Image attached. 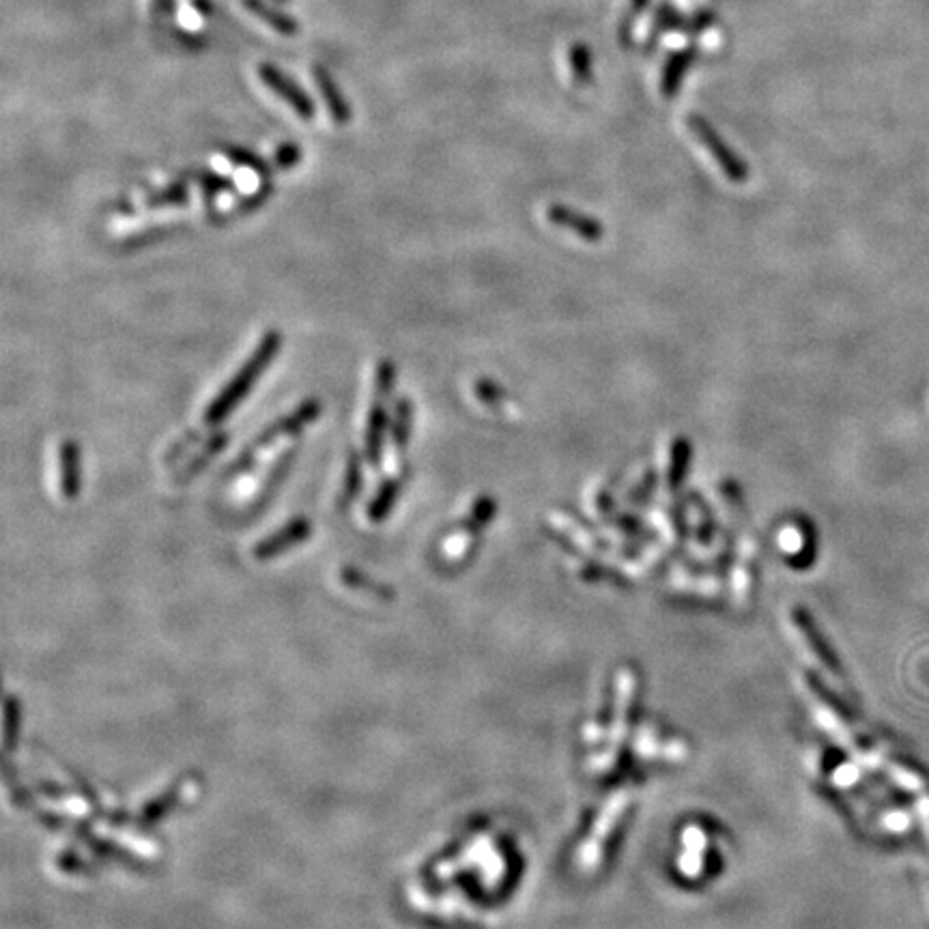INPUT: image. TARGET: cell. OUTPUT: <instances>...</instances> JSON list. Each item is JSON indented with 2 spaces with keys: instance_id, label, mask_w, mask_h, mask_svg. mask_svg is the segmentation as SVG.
<instances>
[{
  "instance_id": "d4e9b609",
  "label": "cell",
  "mask_w": 929,
  "mask_h": 929,
  "mask_svg": "<svg viewBox=\"0 0 929 929\" xmlns=\"http://www.w3.org/2000/svg\"><path fill=\"white\" fill-rule=\"evenodd\" d=\"M192 5H194L200 13H211V3H209V0H192Z\"/></svg>"
},
{
  "instance_id": "52a82bcc",
  "label": "cell",
  "mask_w": 929,
  "mask_h": 929,
  "mask_svg": "<svg viewBox=\"0 0 929 929\" xmlns=\"http://www.w3.org/2000/svg\"><path fill=\"white\" fill-rule=\"evenodd\" d=\"M312 76H314V82H317L321 97L325 99V106H327V110H330V117L334 119V123L336 125H347L351 121V108L347 104L345 95L340 93L338 84L334 82L330 71L323 69L321 65H314Z\"/></svg>"
},
{
  "instance_id": "3957f363",
  "label": "cell",
  "mask_w": 929,
  "mask_h": 929,
  "mask_svg": "<svg viewBox=\"0 0 929 929\" xmlns=\"http://www.w3.org/2000/svg\"><path fill=\"white\" fill-rule=\"evenodd\" d=\"M259 78L263 80V84L271 93H276L282 102L289 108H293L304 121H310L314 114H317V108H314L312 99L302 89H299L297 82H293L287 74H282L278 67L269 65V63L259 65Z\"/></svg>"
},
{
  "instance_id": "e0dca14e",
  "label": "cell",
  "mask_w": 929,
  "mask_h": 929,
  "mask_svg": "<svg viewBox=\"0 0 929 929\" xmlns=\"http://www.w3.org/2000/svg\"><path fill=\"white\" fill-rule=\"evenodd\" d=\"M495 514H497V502L491 495L476 497V502H474V506H471L469 517L465 521V530L469 534L482 532L484 527H487L495 519Z\"/></svg>"
},
{
  "instance_id": "d6986e66",
  "label": "cell",
  "mask_w": 929,
  "mask_h": 929,
  "mask_svg": "<svg viewBox=\"0 0 929 929\" xmlns=\"http://www.w3.org/2000/svg\"><path fill=\"white\" fill-rule=\"evenodd\" d=\"M474 392L478 396L480 403H484L487 407H502L506 400L510 398L508 390L504 388V385H499L497 381L489 379V377H484V379H478L476 385H474Z\"/></svg>"
},
{
  "instance_id": "ba28073f",
  "label": "cell",
  "mask_w": 929,
  "mask_h": 929,
  "mask_svg": "<svg viewBox=\"0 0 929 929\" xmlns=\"http://www.w3.org/2000/svg\"><path fill=\"white\" fill-rule=\"evenodd\" d=\"M59 465H61V491L65 499H76L82 484V471H80V446L74 439H65L61 443L59 452Z\"/></svg>"
},
{
  "instance_id": "ac0fdd59",
  "label": "cell",
  "mask_w": 929,
  "mask_h": 929,
  "mask_svg": "<svg viewBox=\"0 0 929 929\" xmlns=\"http://www.w3.org/2000/svg\"><path fill=\"white\" fill-rule=\"evenodd\" d=\"M656 489H659V471L648 469L646 474H643V478H641V482L637 484V487L631 493H628V497H626L628 504L637 506V508L650 506V502L656 495Z\"/></svg>"
},
{
  "instance_id": "30bf717a",
  "label": "cell",
  "mask_w": 929,
  "mask_h": 929,
  "mask_svg": "<svg viewBox=\"0 0 929 929\" xmlns=\"http://www.w3.org/2000/svg\"><path fill=\"white\" fill-rule=\"evenodd\" d=\"M241 5H244L246 11H250L256 20H261L284 37H293L299 31V24L295 22V18H291L289 13H284L276 5L267 3V0H241Z\"/></svg>"
},
{
  "instance_id": "7402d4cb",
  "label": "cell",
  "mask_w": 929,
  "mask_h": 929,
  "mask_svg": "<svg viewBox=\"0 0 929 929\" xmlns=\"http://www.w3.org/2000/svg\"><path fill=\"white\" fill-rule=\"evenodd\" d=\"M396 385V366L392 360H383L377 366V381H375V390L377 394L383 396H392Z\"/></svg>"
},
{
  "instance_id": "44dd1931",
  "label": "cell",
  "mask_w": 929,
  "mask_h": 929,
  "mask_svg": "<svg viewBox=\"0 0 929 929\" xmlns=\"http://www.w3.org/2000/svg\"><path fill=\"white\" fill-rule=\"evenodd\" d=\"M192 179L198 183L200 192H203L207 200H213L218 194L233 188V181H228L226 177H220L216 173H209V170H198V173L192 175Z\"/></svg>"
},
{
  "instance_id": "6da1fadb",
  "label": "cell",
  "mask_w": 929,
  "mask_h": 929,
  "mask_svg": "<svg viewBox=\"0 0 929 929\" xmlns=\"http://www.w3.org/2000/svg\"><path fill=\"white\" fill-rule=\"evenodd\" d=\"M280 347H282V336L278 332H269L263 336L259 347H256L254 353L248 357V362L237 370L235 377L228 381L226 388H222L220 394L213 398V403L207 407L205 416H203L207 426H218L228 416H231L235 407L254 388V383L261 379L267 366L274 362V357L278 355Z\"/></svg>"
},
{
  "instance_id": "ffe728a7",
  "label": "cell",
  "mask_w": 929,
  "mask_h": 929,
  "mask_svg": "<svg viewBox=\"0 0 929 929\" xmlns=\"http://www.w3.org/2000/svg\"><path fill=\"white\" fill-rule=\"evenodd\" d=\"M224 155H226V160L228 162H233L235 166H241V168H248V170H254L256 175H263L267 177L269 175V166L261 160L259 155H254L252 151L248 149H241V147H226L224 149Z\"/></svg>"
},
{
  "instance_id": "7a4b0ae2",
  "label": "cell",
  "mask_w": 929,
  "mask_h": 929,
  "mask_svg": "<svg viewBox=\"0 0 929 929\" xmlns=\"http://www.w3.org/2000/svg\"><path fill=\"white\" fill-rule=\"evenodd\" d=\"M319 413H321L319 400H314V398L306 400V403H302L295 411H291L289 416H284V418L276 420L271 426H267L265 431L250 443V450L244 456H239V461L235 463V469L246 467V463L252 461V456L256 454V450H265L267 446H271V443H274L280 437H293L299 431H304L308 424H312L314 420L319 418Z\"/></svg>"
},
{
  "instance_id": "8992f818",
  "label": "cell",
  "mask_w": 929,
  "mask_h": 929,
  "mask_svg": "<svg viewBox=\"0 0 929 929\" xmlns=\"http://www.w3.org/2000/svg\"><path fill=\"white\" fill-rule=\"evenodd\" d=\"M375 403L370 407V416L366 424V443H364V452H366V461L368 465H373L375 469L381 467L383 459V443H385V431H388V411H385V400L390 396L375 394Z\"/></svg>"
},
{
  "instance_id": "277c9868",
  "label": "cell",
  "mask_w": 929,
  "mask_h": 929,
  "mask_svg": "<svg viewBox=\"0 0 929 929\" xmlns=\"http://www.w3.org/2000/svg\"><path fill=\"white\" fill-rule=\"evenodd\" d=\"M691 130L693 134L697 136V140L702 142V145L712 153L714 157V162H717L723 170V175L730 179L732 183H745L749 179V166L740 160V157L725 145V142L714 134L710 127L704 123V121H699V119H691Z\"/></svg>"
},
{
  "instance_id": "4fadbf2b",
  "label": "cell",
  "mask_w": 929,
  "mask_h": 929,
  "mask_svg": "<svg viewBox=\"0 0 929 929\" xmlns=\"http://www.w3.org/2000/svg\"><path fill=\"white\" fill-rule=\"evenodd\" d=\"M411 426H413V405L411 400L400 398L394 405V424H392V441L398 452H403L409 443L411 437Z\"/></svg>"
},
{
  "instance_id": "484cf974",
  "label": "cell",
  "mask_w": 929,
  "mask_h": 929,
  "mask_svg": "<svg viewBox=\"0 0 929 929\" xmlns=\"http://www.w3.org/2000/svg\"><path fill=\"white\" fill-rule=\"evenodd\" d=\"M276 3H287V0H276Z\"/></svg>"
},
{
  "instance_id": "9a60e30c",
  "label": "cell",
  "mask_w": 929,
  "mask_h": 929,
  "mask_svg": "<svg viewBox=\"0 0 929 929\" xmlns=\"http://www.w3.org/2000/svg\"><path fill=\"white\" fill-rule=\"evenodd\" d=\"M364 487V469H362V456L357 452L349 454V463H347V474H345V487H342L340 493V506H349L355 502V497L362 493Z\"/></svg>"
},
{
  "instance_id": "2e32d148",
  "label": "cell",
  "mask_w": 929,
  "mask_h": 929,
  "mask_svg": "<svg viewBox=\"0 0 929 929\" xmlns=\"http://www.w3.org/2000/svg\"><path fill=\"white\" fill-rule=\"evenodd\" d=\"M188 198H190L188 185H185L183 181H175V183L166 185V188H162V190L151 192V194L145 198V205H147L149 209L177 207V205H185V203H188Z\"/></svg>"
},
{
  "instance_id": "9c48e42d",
  "label": "cell",
  "mask_w": 929,
  "mask_h": 929,
  "mask_svg": "<svg viewBox=\"0 0 929 929\" xmlns=\"http://www.w3.org/2000/svg\"><path fill=\"white\" fill-rule=\"evenodd\" d=\"M693 463V441L689 437H676L674 443H671V452H669V469H667V489L671 493H678L686 476L691 471Z\"/></svg>"
},
{
  "instance_id": "603a6c76",
  "label": "cell",
  "mask_w": 929,
  "mask_h": 929,
  "mask_svg": "<svg viewBox=\"0 0 929 929\" xmlns=\"http://www.w3.org/2000/svg\"><path fill=\"white\" fill-rule=\"evenodd\" d=\"M276 164L278 168L282 170H287V168H293L299 164V160H302V151H299L297 145H293V142H284V145H280L276 149Z\"/></svg>"
},
{
  "instance_id": "7c38bea8",
  "label": "cell",
  "mask_w": 929,
  "mask_h": 929,
  "mask_svg": "<svg viewBox=\"0 0 929 929\" xmlns=\"http://www.w3.org/2000/svg\"><path fill=\"white\" fill-rule=\"evenodd\" d=\"M400 491H403V478H398V476L385 478L377 495L373 497V502H370L368 506V519L373 523H381L385 517H388L390 510L396 504V499L400 497Z\"/></svg>"
},
{
  "instance_id": "5bb4252c",
  "label": "cell",
  "mask_w": 929,
  "mask_h": 929,
  "mask_svg": "<svg viewBox=\"0 0 929 929\" xmlns=\"http://www.w3.org/2000/svg\"><path fill=\"white\" fill-rule=\"evenodd\" d=\"M226 443H228V435H226V433H216V435H213V437L209 439L207 446L203 448V452L196 454L194 459H192L188 465H185V469L179 474V480L183 482V480H190V478L198 476L200 471H203V469L209 465V461L213 459V456H218V454L226 448Z\"/></svg>"
},
{
  "instance_id": "8fae6325",
  "label": "cell",
  "mask_w": 929,
  "mask_h": 929,
  "mask_svg": "<svg viewBox=\"0 0 929 929\" xmlns=\"http://www.w3.org/2000/svg\"><path fill=\"white\" fill-rule=\"evenodd\" d=\"M308 534H310V521L308 519H295L289 525H284L278 534L263 540L261 545L256 547V555L263 557V560H265V557L278 555L287 547H293V545H297V542H302L304 538H308Z\"/></svg>"
},
{
  "instance_id": "cb8c5ba5",
  "label": "cell",
  "mask_w": 929,
  "mask_h": 929,
  "mask_svg": "<svg viewBox=\"0 0 929 929\" xmlns=\"http://www.w3.org/2000/svg\"><path fill=\"white\" fill-rule=\"evenodd\" d=\"M721 491L725 493V497L730 499L732 504H738V502H742V489L738 487V484H736L734 480H725V482L721 484Z\"/></svg>"
},
{
  "instance_id": "5b68a950",
  "label": "cell",
  "mask_w": 929,
  "mask_h": 929,
  "mask_svg": "<svg viewBox=\"0 0 929 929\" xmlns=\"http://www.w3.org/2000/svg\"><path fill=\"white\" fill-rule=\"evenodd\" d=\"M547 220L557 228H564V231L575 233L577 237L588 241V244H596V241L603 239L607 233L603 222L596 220L594 216H588V213L577 211L562 203H553L547 207Z\"/></svg>"
}]
</instances>
